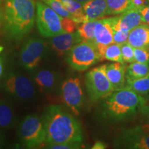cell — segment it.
I'll return each mask as SVG.
<instances>
[{"mask_svg":"<svg viewBox=\"0 0 149 149\" xmlns=\"http://www.w3.org/2000/svg\"><path fill=\"white\" fill-rule=\"evenodd\" d=\"M46 130V145L70 143L81 145L83 131L79 122L59 105L46 110L43 119Z\"/></svg>","mask_w":149,"mask_h":149,"instance_id":"obj_1","label":"cell"},{"mask_svg":"<svg viewBox=\"0 0 149 149\" xmlns=\"http://www.w3.org/2000/svg\"><path fill=\"white\" fill-rule=\"evenodd\" d=\"M35 20V0H3L2 25L10 39L22 40L33 29Z\"/></svg>","mask_w":149,"mask_h":149,"instance_id":"obj_2","label":"cell"},{"mask_svg":"<svg viewBox=\"0 0 149 149\" xmlns=\"http://www.w3.org/2000/svg\"><path fill=\"white\" fill-rule=\"evenodd\" d=\"M36 22L39 33L46 38L75 32L78 25L72 19L59 15L42 1L36 2Z\"/></svg>","mask_w":149,"mask_h":149,"instance_id":"obj_3","label":"cell"},{"mask_svg":"<svg viewBox=\"0 0 149 149\" xmlns=\"http://www.w3.org/2000/svg\"><path fill=\"white\" fill-rule=\"evenodd\" d=\"M144 103L141 95L125 86L114 91L105 98L104 108L111 117L122 120L135 114Z\"/></svg>","mask_w":149,"mask_h":149,"instance_id":"obj_4","label":"cell"},{"mask_svg":"<svg viewBox=\"0 0 149 149\" xmlns=\"http://www.w3.org/2000/svg\"><path fill=\"white\" fill-rule=\"evenodd\" d=\"M20 141L28 148H37L46 144L44 121L36 115L24 117L18 130Z\"/></svg>","mask_w":149,"mask_h":149,"instance_id":"obj_5","label":"cell"},{"mask_svg":"<svg viewBox=\"0 0 149 149\" xmlns=\"http://www.w3.org/2000/svg\"><path fill=\"white\" fill-rule=\"evenodd\" d=\"M66 60L72 69L81 72L101 61V57L94 42L81 41L68 51Z\"/></svg>","mask_w":149,"mask_h":149,"instance_id":"obj_6","label":"cell"},{"mask_svg":"<svg viewBox=\"0 0 149 149\" xmlns=\"http://www.w3.org/2000/svg\"><path fill=\"white\" fill-rule=\"evenodd\" d=\"M85 84L93 102L105 99L114 91L106 73V64L96 67L86 74Z\"/></svg>","mask_w":149,"mask_h":149,"instance_id":"obj_7","label":"cell"},{"mask_svg":"<svg viewBox=\"0 0 149 149\" xmlns=\"http://www.w3.org/2000/svg\"><path fill=\"white\" fill-rule=\"evenodd\" d=\"M3 88L10 95L23 100L32 98L35 93L32 81L19 72H10L4 79Z\"/></svg>","mask_w":149,"mask_h":149,"instance_id":"obj_8","label":"cell"},{"mask_svg":"<svg viewBox=\"0 0 149 149\" xmlns=\"http://www.w3.org/2000/svg\"><path fill=\"white\" fill-rule=\"evenodd\" d=\"M44 41L38 37H31L22 46L20 51V62L22 66L28 70L36 68L45 52Z\"/></svg>","mask_w":149,"mask_h":149,"instance_id":"obj_9","label":"cell"},{"mask_svg":"<svg viewBox=\"0 0 149 149\" xmlns=\"http://www.w3.org/2000/svg\"><path fill=\"white\" fill-rule=\"evenodd\" d=\"M62 101L74 115H79L84 104V93L80 80L77 77H69L61 84Z\"/></svg>","mask_w":149,"mask_h":149,"instance_id":"obj_10","label":"cell"},{"mask_svg":"<svg viewBox=\"0 0 149 149\" xmlns=\"http://www.w3.org/2000/svg\"><path fill=\"white\" fill-rule=\"evenodd\" d=\"M120 141L128 148L149 149V124L126 129L121 135Z\"/></svg>","mask_w":149,"mask_h":149,"instance_id":"obj_11","label":"cell"},{"mask_svg":"<svg viewBox=\"0 0 149 149\" xmlns=\"http://www.w3.org/2000/svg\"><path fill=\"white\" fill-rule=\"evenodd\" d=\"M113 17L98 19L95 29V40L97 51L101 57H103L106 48L113 43Z\"/></svg>","mask_w":149,"mask_h":149,"instance_id":"obj_12","label":"cell"},{"mask_svg":"<svg viewBox=\"0 0 149 149\" xmlns=\"http://www.w3.org/2000/svg\"><path fill=\"white\" fill-rule=\"evenodd\" d=\"M143 23L141 10L130 8L120 15L113 17V30H123L130 31Z\"/></svg>","mask_w":149,"mask_h":149,"instance_id":"obj_13","label":"cell"},{"mask_svg":"<svg viewBox=\"0 0 149 149\" xmlns=\"http://www.w3.org/2000/svg\"><path fill=\"white\" fill-rule=\"evenodd\" d=\"M79 34L77 32L63 33L52 37L51 45L52 49L57 55H63L68 53L77 43L81 42Z\"/></svg>","mask_w":149,"mask_h":149,"instance_id":"obj_14","label":"cell"},{"mask_svg":"<svg viewBox=\"0 0 149 149\" xmlns=\"http://www.w3.org/2000/svg\"><path fill=\"white\" fill-rule=\"evenodd\" d=\"M126 66L120 62L106 64V73L114 91L122 88L126 85Z\"/></svg>","mask_w":149,"mask_h":149,"instance_id":"obj_15","label":"cell"},{"mask_svg":"<svg viewBox=\"0 0 149 149\" xmlns=\"http://www.w3.org/2000/svg\"><path fill=\"white\" fill-rule=\"evenodd\" d=\"M82 4L85 15L84 22L100 19L108 15L106 0H89Z\"/></svg>","mask_w":149,"mask_h":149,"instance_id":"obj_16","label":"cell"},{"mask_svg":"<svg viewBox=\"0 0 149 149\" xmlns=\"http://www.w3.org/2000/svg\"><path fill=\"white\" fill-rule=\"evenodd\" d=\"M128 43L133 48L149 49V25L141 24L130 31Z\"/></svg>","mask_w":149,"mask_h":149,"instance_id":"obj_17","label":"cell"},{"mask_svg":"<svg viewBox=\"0 0 149 149\" xmlns=\"http://www.w3.org/2000/svg\"><path fill=\"white\" fill-rule=\"evenodd\" d=\"M34 81L41 92H50L57 83V75L52 70L42 69L35 72Z\"/></svg>","mask_w":149,"mask_h":149,"instance_id":"obj_18","label":"cell"},{"mask_svg":"<svg viewBox=\"0 0 149 149\" xmlns=\"http://www.w3.org/2000/svg\"><path fill=\"white\" fill-rule=\"evenodd\" d=\"M61 2L75 23L80 24L84 22L85 15L82 3L76 0H61Z\"/></svg>","mask_w":149,"mask_h":149,"instance_id":"obj_19","label":"cell"},{"mask_svg":"<svg viewBox=\"0 0 149 149\" xmlns=\"http://www.w3.org/2000/svg\"><path fill=\"white\" fill-rule=\"evenodd\" d=\"M126 87L140 95L149 93V74L138 79H126Z\"/></svg>","mask_w":149,"mask_h":149,"instance_id":"obj_20","label":"cell"},{"mask_svg":"<svg viewBox=\"0 0 149 149\" xmlns=\"http://www.w3.org/2000/svg\"><path fill=\"white\" fill-rule=\"evenodd\" d=\"M149 74V64L133 61L126 67V79H138Z\"/></svg>","mask_w":149,"mask_h":149,"instance_id":"obj_21","label":"cell"},{"mask_svg":"<svg viewBox=\"0 0 149 149\" xmlns=\"http://www.w3.org/2000/svg\"><path fill=\"white\" fill-rule=\"evenodd\" d=\"M15 122L14 113L10 106L3 100H0V127L9 128Z\"/></svg>","mask_w":149,"mask_h":149,"instance_id":"obj_22","label":"cell"},{"mask_svg":"<svg viewBox=\"0 0 149 149\" xmlns=\"http://www.w3.org/2000/svg\"><path fill=\"white\" fill-rule=\"evenodd\" d=\"M108 15H120L131 8L130 0H106Z\"/></svg>","mask_w":149,"mask_h":149,"instance_id":"obj_23","label":"cell"},{"mask_svg":"<svg viewBox=\"0 0 149 149\" xmlns=\"http://www.w3.org/2000/svg\"><path fill=\"white\" fill-rule=\"evenodd\" d=\"M97 20L84 22L77 29V33L82 41L93 42L95 40V29Z\"/></svg>","mask_w":149,"mask_h":149,"instance_id":"obj_24","label":"cell"},{"mask_svg":"<svg viewBox=\"0 0 149 149\" xmlns=\"http://www.w3.org/2000/svg\"><path fill=\"white\" fill-rule=\"evenodd\" d=\"M104 59L113 61V62H120L124 64L122 59V51H121V45L113 42V44L107 46L102 61Z\"/></svg>","mask_w":149,"mask_h":149,"instance_id":"obj_25","label":"cell"},{"mask_svg":"<svg viewBox=\"0 0 149 149\" xmlns=\"http://www.w3.org/2000/svg\"><path fill=\"white\" fill-rule=\"evenodd\" d=\"M40 1H43L49 6L50 7H51L59 15L64 17L72 19L70 14L64 8V5L61 2V0H40Z\"/></svg>","mask_w":149,"mask_h":149,"instance_id":"obj_26","label":"cell"},{"mask_svg":"<svg viewBox=\"0 0 149 149\" xmlns=\"http://www.w3.org/2000/svg\"><path fill=\"white\" fill-rule=\"evenodd\" d=\"M121 51H122V59L124 64L125 63L130 64L135 61V55H134V48L128 42L124 43L121 45Z\"/></svg>","mask_w":149,"mask_h":149,"instance_id":"obj_27","label":"cell"},{"mask_svg":"<svg viewBox=\"0 0 149 149\" xmlns=\"http://www.w3.org/2000/svg\"><path fill=\"white\" fill-rule=\"evenodd\" d=\"M134 55L136 61L149 64V49L134 48Z\"/></svg>","mask_w":149,"mask_h":149,"instance_id":"obj_28","label":"cell"},{"mask_svg":"<svg viewBox=\"0 0 149 149\" xmlns=\"http://www.w3.org/2000/svg\"><path fill=\"white\" fill-rule=\"evenodd\" d=\"M129 33L130 31L123 30H113V42L120 45L128 42Z\"/></svg>","mask_w":149,"mask_h":149,"instance_id":"obj_29","label":"cell"},{"mask_svg":"<svg viewBox=\"0 0 149 149\" xmlns=\"http://www.w3.org/2000/svg\"><path fill=\"white\" fill-rule=\"evenodd\" d=\"M81 145L76 144H70V143H63V144H56L47 145V148L53 149H74L79 148Z\"/></svg>","mask_w":149,"mask_h":149,"instance_id":"obj_30","label":"cell"},{"mask_svg":"<svg viewBox=\"0 0 149 149\" xmlns=\"http://www.w3.org/2000/svg\"><path fill=\"white\" fill-rule=\"evenodd\" d=\"M131 8H137L141 10L149 3V0H130Z\"/></svg>","mask_w":149,"mask_h":149,"instance_id":"obj_31","label":"cell"},{"mask_svg":"<svg viewBox=\"0 0 149 149\" xmlns=\"http://www.w3.org/2000/svg\"><path fill=\"white\" fill-rule=\"evenodd\" d=\"M141 15L142 17L143 23L147 24L149 25V3L146 6L141 10Z\"/></svg>","mask_w":149,"mask_h":149,"instance_id":"obj_32","label":"cell"},{"mask_svg":"<svg viewBox=\"0 0 149 149\" xmlns=\"http://www.w3.org/2000/svg\"><path fill=\"white\" fill-rule=\"evenodd\" d=\"M106 148H107L106 144L101 141H97L92 147L93 149H104Z\"/></svg>","mask_w":149,"mask_h":149,"instance_id":"obj_33","label":"cell"},{"mask_svg":"<svg viewBox=\"0 0 149 149\" xmlns=\"http://www.w3.org/2000/svg\"><path fill=\"white\" fill-rule=\"evenodd\" d=\"M3 0H0V28L3 24Z\"/></svg>","mask_w":149,"mask_h":149,"instance_id":"obj_34","label":"cell"},{"mask_svg":"<svg viewBox=\"0 0 149 149\" xmlns=\"http://www.w3.org/2000/svg\"><path fill=\"white\" fill-rule=\"evenodd\" d=\"M4 66H5L4 58L2 57H0V78L2 77L3 74V71H4Z\"/></svg>","mask_w":149,"mask_h":149,"instance_id":"obj_35","label":"cell"},{"mask_svg":"<svg viewBox=\"0 0 149 149\" xmlns=\"http://www.w3.org/2000/svg\"><path fill=\"white\" fill-rule=\"evenodd\" d=\"M145 113H146V115H147V116H148V117L149 118V106L148 107H146V108H145Z\"/></svg>","mask_w":149,"mask_h":149,"instance_id":"obj_36","label":"cell"},{"mask_svg":"<svg viewBox=\"0 0 149 149\" xmlns=\"http://www.w3.org/2000/svg\"><path fill=\"white\" fill-rule=\"evenodd\" d=\"M76 1H79V2H80V3H84L86 2V1H89V0H76Z\"/></svg>","mask_w":149,"mask_h":149,"instance_id":"obj_37","label":"cell"},{"mask_svg":"<svg viewBox=\"0 0 149 149\" xmlns=\"http://www.w3.org/2000/svg\"><path fill=\"white\" fill-rule=\"evenodd\" d=\"M0 143H1V135H0Z\"/></svg>","mask_w":149,"mask_h":149,"instance_id":"obj_38","label":"cell"}]
</instances>
